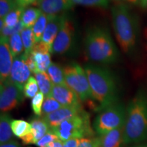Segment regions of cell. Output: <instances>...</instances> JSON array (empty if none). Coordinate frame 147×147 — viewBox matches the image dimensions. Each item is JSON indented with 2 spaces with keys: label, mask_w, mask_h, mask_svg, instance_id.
<instances>
[{
  "label": "cell",
  "mask_w": 147,
  "mask_h": 147,
  "mask_svg": "<svg viewBox=\"0 0 147 147\" xmlns=\"http://www.w3.org/2000/svg\"><path fill=\"white\" fill-rule=\"evenodd\" d=\"M80 139H71L64 142L63 147H78Z\"/></svg>",
  "instance_id": "obj_37"
},
{
  "label": "cell",
  "mask_w": 147,
  "mask_h": 147,
  "mask_svg": "<svg viewBox=\"0 0 147 147\" xmlns=\"http://www.w3.org/2000/svg\"><path fill=\"white\" fill-rule=\"evenodd\" d=\"M47 73L50 77L53 84H66L64 69L58 63H51Z\"/></svg>",
  "instance_id": "obj_21"
},
{
  "label": "cell",
  "mask_w": 147,
  "mask_h": 147,
  "mask_svg": "<svg viewBox=\"0 0 147 147\" xmlns=\"http://www.w3.org/2000/svg\"><path fill=\"white\" fill-rule=\"evenodd\" d=\"M42 14V12L38 8H27L25 9L21 18V21L25 28H32Z\"/></svg>",
  "instance_id": "obj_22"
},
{
  "label": "cell",
  "mask_w": 147,
  "mask_h": 147,
  "mask_svg": "<svg viewBox=\"0 0 147 147\" xmlns=\"http://www.w3.org/2000/svg\"><path fill=\"white\" fill-rule=\"evenodd\" d=\"M147 140V94L139 90L126 108L123 144L139 143Z\"/></svg>",
  "instance_id": "obj_1"
},
{
  "label": "cell",
  "mask_w": 147,
  "mask_h": 147,
  "mask_svg": "<svg viewBox=\"0 0 147 147\" xmlns=\"http://www.w3.org/2000/svg\"><path fill=\"white\" fill-rule=\"evenodd\" d=\"M72 4L81 5L85 6H95L106 8L109 3V0H71Z\"/></svg>",
  "instance_id": "obj_31"
},
{
  "label": "cell",
  "mask_w": 147,
  "mask_h": 147,
  "mask_svg": "<svg viewBox=\"0 0 147 147\" xmlns=\"http://www.w3.org/2000/svg\"><path fill=\"white\" fill-rule=\"evenodd\" d=\"M18 6L16 0H0V16L3 18Z\"/></svg>",
  "instance_id": "obj_32"
},
{
  "label": "cell",
  "mask_w": 147,
  "mask_h": 147,
  "mask_svg": "<svg viewBox=\"0 0 147 147\" xmlns=\"http://www.w3.org/2000/svg\"><path fill=\"white\" fill-rule=\"evenodd\" d=\"M34 75L40 92H42L46 97H51V91L54 84L48 74L44 71H38L34 74Z\"/></svg>",
  "instance_id": "obj_20"
},
{
  "label": "cell",
  "mask_w": 147,
  "mask_h": 147,
  "mask_svg": "<svg viewBox=\"0 0 147 147\" xmlns=\"http://www.w3.org/2000/svg\"><path fill=\"white\" fill-rule=\"evenodd\" d=\"M21 36L24 46V53L29 55L36 42L32 28H24L21 32Z\"/></svg>",
  "instance_id": "obj_24"
},
{
  "label": "cell",
  "mask_w": 147,
  "mask_h": 147,
  "mask_svg": "<svg viewBox=\"0 0 147 147\" xmlns=\"http://www.w3.org/2000/svg\"><path fill=\"white\" fill-rule=\"evenodd\" d=\"M111 13L114 32L119 46L126 54H134L138 42V18L125 4L113 7Z\"/></svg>",
  "instance_id": "obj_2"
},
{
  "label": "cell",
  "mask_w": 147,
  "mask_h": 147,
  "mask_svg": "<svg viewBox=\"0 0 147 147\" xmlns=\"http://www.w3.org/2000/svg\"><path fill=\"white\" fill-rule=\"evenodd\" d=\"M48 21H49V15L42 12L38 21L35 23L34 27H32L36 42H41L42 36H43L48 23Z\"/></svg>",
  "instance_id": "obj_25"
},
{
  "label": "cell",
  "mask_w": 147,
  "mask_h": 147,
  "mask_svg": "<svg viewBox=\"0 0 147 147\" xmlns=\"http://www.w3.org/2000/svg\"><path fill=\"white\" fill-rule=\"evenodd\" d=\"M9 45L14 58L17 57L21 55L24 49V46L21 33H16L9 38Z\"/></svg>",
  "instance_id": "obj_27"
},
{
  "label": "cell",
  "mask_w": 147,
  "mask_h": 147,
  "mask_svg": "<svg viewBox=\"0 0 147 147\" xmlns=\"http://www.w3.org/2000/svg\"><path fill=\"white\" fill-rule=\"evenodd\" d=\"M75 32L76 29L73 21L66 16L63 25L53 42L51 53L61 55L67 52L74 43Z\"/></svg>",
  "instance_id": "obj_9"
},
{
  "label": "cell",
  "mask_w": 147,
  "mask_h": 147,
  "mask_svg": "<svg viewBox=\"0 0 147 147\" xmlns=\"http://www.w3.org/2000/svg\"><path fill=\"white\" fill-rule=\"evenodd\" d=\"M134 147H147V145H143V146H134Z\"/></svg>",
  "instance_id": "obj_42"
},
{
  "label": "cell",
  "mask_w": 147,
  "mask_h": 147,
  "mask_svg": "<svg viewBox=\"0 0 147 147\" xmlns=\"http://www.w3.org/2000/svg\"><path fill=\"white\" fill-rule=\"evenodd\" d=\"M100 137V147H121L123 143V127L108 132Z\"/></svg>",
  "instance_id": "obj_18"
},
{
  "label": "cell",
  "mask_w": 147,
  "mask_h": 147,
  "mask_svg": "<svg viewBox=\"0 0 147 147\" xmlns=\"http://www.w3.org/2000/svg\"><path fill=\"white\" fill-rule=\"evenodd\" d=\"M24 10H25V8L17 6L13 10L11 11L10 13L7 14L4 18H1V19L3 20L5 26L9 27H14L21 21Z\"/></svg>",
  "instance_id": "obj_26"
},
{
  "label": "cell",
  "mask_w": 147,
  "mask_h": 147,
  "mask_svg": "<svg viewBox=\"0 0 147 147\" xmlns=\"http://www.w3.org/2000/svg\"><path fill=\"white\" fill-rule=\"evenodd\" d=\"M23 89L7 79L4 82H1L0 87V109L1 113L13 110L23 101Z\"/></svg>",
  "instance_id": "obj_8"
},
{
  "label": "cell",
  "mask_w": 147,
  "mask_h": 147,
  "mask_svg": "<svg viewBox=\"0 0 147 147\" xmlns=\"http://www.w3.org/2000/svg\"><path fill=\"white\" fill-rule=\"evenodd\" d=\"M0 147H20V144H18V142L12 140L10 142L1 144Z\"/></svg>",
  "instance_id": "obj_38"
},
{
  "label": "cell",
  "mask_w": 147,
  "mask_h": 147,
  "mask_svg": "<svg viewBox=\"0 0 147 147\" xmlns=\"http://www.w3.org/2000/svg\"><path fill=\"white\" fill-rule=\"evenodd\" d=\"M58 139L57 136L52 131V129H50L36 144L38 147H46L50 143L54 142Z\"/></svg>",
  "instance_id": "obj_34"
},
{
  "label": "cell",
  "mask_w": 147,
  "mask_h": 147,
  "mask_svg": "<svg viewBox=\"0 0 147 147\" xmlns=\"http://www.w3.org/2000/svg\"><path fill=\"white\" fill-rule=\"evenodd\" d=\"M10 116L8 113H1L0 117V142L1 144L10 142L13 137Z\"/></svg>",
  "instance_id": "obj_19"
},
{
  "label": "cell",
  "mask_w": 147,
  "mask_h": 147,
  "mask_svg": "<svg viewBox=\"0 0 147 147\" xmlns=\"http://www.w3.org/2000/svg\"><path fill=\"white\" fill-rule=\"evenodd\" d=\"M141 3L144 6H147V0H141Z\"/></svg>",
  "instance_id": "obj_40"
},
{
  "label": "cell",
  "mask_w": 147,
  "mask_h": 147,
  "mask_svg": "<svg viewBox=\"0 0 147 147\" xmlns=\"http://www.w3.org/2000/svg\"><path fill=\"white\" fill-rule=\"evenodd\" d=\"M127 1H129V2L133 3H136L138 2L139 0H127Z\"/></svg>",
  "instance_id": "obj_41"
},
{
  "label": "cell",
  "mask_w": 147,
  "mask_h": 147,
  "mask_svg": "<svg viewBox=\"0 0 147 147\" xmlns=\"http://www.w3.org/2000/svg\"><path fill=\"white\" fill-rule=\"evenodd\" d=\"M44 101H45V95L42 92H38L37 95L34 98H32V108L34 114L37 116H41L42 113V106H43Z\"/></svg>",
  "instance_id": "obj_30"
},
{
  "label": "cell",
  "mask_w": 147,
  "mask_h": 147,
  "mask_svg": "<svg viewBox=\"0 0 147 147\" xmlns=\"http://www.w3.org/2000/svg\"><path fill=\"white\" fill-rule=\"evenodd\" d=\"M126 119V109L121 103L104 108L95 117L93 128L100 136L116 129L124 127Z\"/></svg>",
  "instance_id": "obj_6"
},
{
  "label": "cell",
  "mask_w": 147,
  "mask_h": 147,
  "mask_svg": "<svg viewBox=\"0 0 147 147\" xmlns=\"http://www.w3.org/2000/svg\"><path fill=\"white\" fill-rule=\"evenodd\" d=\"M38 1L39 0H16V2L17 3L18 6L25 8L29 5L34 4V3H38Z\"/></svg>",
  "instance_id": "obj_36"
},
{
  "label": "cell",
  "mask_w": 147,
  "mask_h": 147,
  "mask_svg": "<svg viewBox=\"0 0 147 147\" xmlns=\"http://www.w3.org/2000/svg\"><path fill=\"white\" fill-rule=\"evenodd\" d=\"M83 111L81 105L76 106H63L56 111L44 116L42 119L49 125L51 129L59 125L64 121L80 115Z\"/></svg>",
  "instance_id": "obj_10"
},
{
  "label": "cell",
  "mask_w": 147,
  "mask_h": 147,
  "mask_svg": "<svg viewBox=\"0 0 147 147\" xmlns=\"http://www.w3.org/2000/svg\"><path fill=\"white\" fill-rule=\"evenodd\" d=\"M64 142L61 141V140L58 139L54 142H51L49 145H47L46 147H63Z\"/></svg>",
  "instance_id": "obj_39"
},
{
  "label": "cell",
  "mask_w": 147,
  "mask_h": 147,
  "mask_svg": "<svg viewBox=\"0 0 147 147\" xmlns=\"http://www.w3.org/2000/svg\"><path fill=\"white\" fill-rule=\"evenodd\" d=\"M65 83L78 95L80 101L93 99V94L84 69L73 62L64 68Z\"/></svg>",
  "instance_id": "obj_7"
},
{
  "label": "cell",
  "mask_w": 147,
  "mask_h": 147,
  "mask_svg": "<svg viewBox=\"0 0 147 147\" xmlns=\"http://www.w3.org/2000/svg\"><path fill=\"white\" fill-rule=\"evenodd\" d=\"M12 133L15 136L23 138L32 131V125L24 120L14 119L11 122Z\"/></svg>",
  "instance_id": "obj_23"
},
{
  "label": "cell",
  "mask_w": 147,
  "mask_h": 147,
  "mask_svg": "<svg viewBox=\"0 0 147 147\" xmlns=\"http://www.w3.org/2000/svg\"><path fill=\"white\" fill-rule=\"evenodd\" d=\"M85 51L88 58L97 63L108 64L117 61L119 51L109 32L104 27L95 26L86 34Z\"/></svg>",
  "instance_id": "obj_4"
},
{
  "label": "cell",
  "mask_w": 147,
  "mask_h": 147,
  "mask_svg": "<svg viewBox=\"0 0 147 147\" xmlns=\"http://www.w3.org/2000/svg\"><path fill=\"white\" fill-rule=\"evenodd\" d=\"M39 9L47 15H57L73 6L71 0H39Z\"/></svg>",
  "instance_id": "obj_17"
},
{
  "label": "cell",
  "mask_w": 147,
  "mask_h": 147,
  "mask_svg": "<svg viewBox=\"0 0 147 147\" xmlns=\"http://www.w3.org/2000/svg\"><path fill=\"white\" fill-rule=\"evenodd\" d=\"M84 69L91 87L93 100L99 104L98 111L118 102L117 82L110 70L92 64L86 65Z\"/></svg>",
  "instance_id": "obj_3"
},
{
  "label": "cell",
  "mask_w": 147,
  "mask_h": 147,
  "mask_svg": "<svg viewBox=\"0 0 147 147\" xmlns=\"http://www.w3.org/2000/svg\"><path fill=\"white\" fill-rule=\"evenodd\" d=\"M51 49L43 42H36L31 53L36 64L38 71L46 72L51 64Z\"/></svg>",
  "instance_id": "obj_14"
},
{
  "label": "cell",
  "mask_w": 147,
  "mask_h": 147,
  "mask_svg": "<svg viewBox=\"0 0 147 147\" xmlns=\"http://www.w3.org/2000/svg\"><path fill=\"white\" fill-rule=\"evenodd\" d=\"M31 72L30 69L21 55L14 58L9 79L23 89L25 84L30 78Z\"/></svg>",
  "instance_id": "obj_11"
},
{
  "label": "cell",
  "mask_w": 147,
  "mask_h": 147,
  "mask_svg": "<svg viewBox=\"0 0 147 147\" xmlns=\"http://www.w3.org/2000/svg\"><path fill=\"white\" fill-rule=\"evenodd\" d=\"M52 131L63 142L71 139L93 137L94 132L90 125L89 115L84 110L80 115L64 121Z\"/></svg>",
  "instance_id": "obj_5"
},
{
  "label": "cell",
  "mask_w": 147,
  "mask_h": 147,
  "mask_svg": "<svg viewBox=\"0 0 147 147\" xmlns=\"http://www.w3.org/2000/svg\"><path fill=\"white\" fill-rule=\"evenodd\" d=\"M13 55L9 45V38L1 37L0 42V79L1 82L9 78L13 64Z\"/></svg>",
  "instance_id": "obj_13"
},
{
  "label": "cell",
  "mask_w": 147,
  "mask_h": 147,
  "mask_svg": "<svg viewBox=\"0 0 147 147\" xmlns=\"http://www.w3.org/2000/svg\"><path fill=\"white\" fill-rule=\"evenodd\" d=\"M78 147H100V137L80 139Z\"/></svg>",
  "instance_id": "obj_35"
},
{
  "label": "cell",
  "mask_w": 147,
  "mask_h": 147,
  "mask_svg": "<svg viewBox=\"0 0 147 147\" xmlns=\"http://www.w3.org/2000/svg\"><path fill=\"white\" fill-rule=\"evenodd\" d=\"M25 28L23 23L21 21L17 25H15L14 27H9L7 26H4V27L1 30V37H4V38H8L16 33H21L22 30Z\"/></svg>",
  "instance_id": "obj_33"
},
{
  "label": "cell",
  "mask_w": 147,
  "mask_h": 147,
  "mask_svg": "<svg viewBox=\"0 0 147 147\" xmlns=\"http://www.w3.org/2000/svg\"><path fill=\"white\" fill-rule=\"evenodd\" d=\"M32 131L28 135L22 138L24 144H36L51 128L43 119L35 118L31 121Z\"/></svg>",
  "instance_id": "obj_16"
},
{
  "label": "cell",
  "mask_w": 147,
  "mask_h": 147,
  "mask_svg": "<svg viewBox=\"0 0 147 147\" xmlns=\"http://www.w3.org/2000/svg\"><path fill=\"white\" fill-rule=\"evenodd\" d=\"M65 16V14L49 15V21H48L45 31L42 36V42H43L51 48L52 47L53 42L63 25Z\"/></svg>",
  "instance_id": "obj_15"
},
{
  "label": "cell",
  "mask_w": 147,
  "mask_h": 147,
  "mask_svg": "<svg viewBox=\"0 0 147 147\" xmlns=\"http://www.w3.org/2000/svg\"><path fill=\"white\" fill-rule=\"evenodd\" d=\"M51 97L55 99L62 106H80V99L67 84H54Z\"/></svg>",
  "instance_id": "obj_12"
},
{
  "label": "cell",
  "mask_w": 147,
  "mask_h": 147,
  "mask_svg": "<svg viewBox=\"0 0 147 147\" xmlns=\"http://www.w3.org/2000/svg\"><path fill=\"white\" fill-rule=\"evenodd\" d=\"M63 106H61V104H59L53 97H47L44 101L43 106H42V115L44 117V116L49 115V114L60 109Z\"/></svg>",
  "instance_id": "obj_28"
},
{
  "label": "cell",
  "mask_w": 147,
  "mask_h": 147,
  "mask_svg": "<svg viewBox=\"0 0 147 147\" xmlns=\"http://www.w3.org/2000/svg\"><path fill=\"white\" fill-rule=\"evenodd\" d=\"M39 90L38 82L34 77L31 76L28 81L24 86V95L27 98H34L37 95Z\"/></svg>",
  "instance_id": "obj_29"
}]
</instances>
